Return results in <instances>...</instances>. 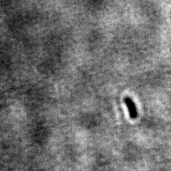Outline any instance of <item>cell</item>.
Listing matches in <instances>:
<instances>
[{
  "label": "cell",
  "mask_w": 171,
  "mask_h": 171,
  "mask_svg": "<svg viewBox=\"0 0 171 171\" xmlns=\"http://www.w3.org/2000/svg\"><path fill=\"white\" fill-rule=\"evenodd\" d=\"M124 101H125L126 104L127 105V107L128 108V111H129L131 117L132 118H135L137 117L138 112H137V110H136L135 104L132 101V99L127 97L125 98Z\"/></svg>",
  "instance_id": "cell-1"
}]
</instances>
